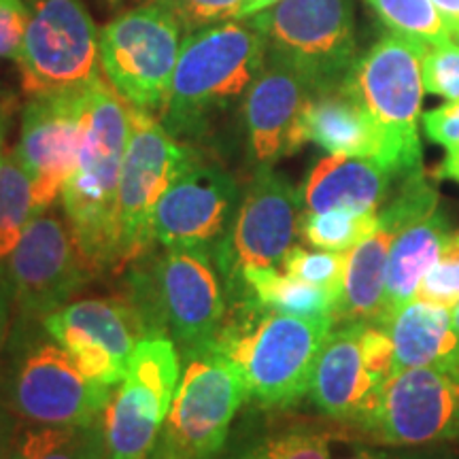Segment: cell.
Instances as JSON below:
<instances>
[{
    "instance_id": "5",
    "label": "cell",
    "mask_w": 459,
    "mask_h": 459,
    "mask_svg": "<svg viewBox=\"0 0 459 459\" xmlns=\"http://www.w3.org/2000/svg\"><path fill=\"white\" fill-rule=\"evenodd\" d=\"M111 389L82 375L43 319L15 315L0 353V398L20 421L90 423L105 415Z\"/></svg>"
},
{
    "instance_id": "13",
    "label": "cell",
    "mask_w": 459,
    "mask_h": 459,
    "mask_svg": "<svg viewBox=\"0 0 459 459\" xmlns=\"http://www.w3.org/2000/svg\"><path fill=\"white\" fill-rule=\"evenodd\" d=\"M358 438L394 449L459 443V366L395 372L383 385L375 419Z\"/></svg>"
},
{
    "instance_id": "18",
    "label": "cell",
    "mask_w": 459,
    "mask_h": 459,
    "mask_svg": "<svg viewBox=\"0 0 459 459\" xmlns=\"http://www.w3.org/2000/svg\"><path fill=\"white\" fill-rule=\"evenodd\" d=\"M311 88L283 62L268 57L240 107L245 158L251 170L274 166L302 149L300 117Z\"/></svg>"
},
{
    "instance_id": "8",
    "label": "cell",
    "mask_w": 459,
    "mask_h": 459,
    "mask_svg": "<svg viewBox=\"0 0 459 459\" xmlns=\"http://www.w3.org/2000/svg\"><path fill=\"white\" fill-rule=\"evenodd\" d=\"M181 26L164 3L126 11L102 28L99 56L111 88L130 107L160 115L181 51Z\"/></svg>"
},
{
    "instance_id": "31",
    "label": "cell",
    "mask_w": 459,
    "mask_h": 459,
    "mask_svg": "<svg viewBox=\"0 0 459 459\" xmlns=\"http://www.w3.org/2000/svg\"><path fill=\"white\" fill-rule=\"evenodd\" d=\"M43 324L49 330V334L66 349L74 361V366L82 370V375L88 377L90 381L102 383V385L108 387H117L126 378V375H128V368H126L122 361H117V358L108 349L102 347L100 342H96L85 332L71 328L66 324H60L54 317H45Z\"/></svg>"
},
{
    "instance_id": "35",
    "label": "cell",
    "mask_w": 459,
    "mask_h": 459,
    "mask_svg": "<svg viewBox=\"0 0 459 459\" xmlns=\"http://www.w3.org/2000/svg\"><path fill=\"white\" fill-rule=\"evenodd\" d=\"M423 85L429 94L459 102V45L453 41L428 45L423 54Z\"/></svg>"
},
{
    "instance_id": "4",
    "label": "cell",
    "mask_w": 459,
    "mask_h": 459,
    "mask_svg": "<svg viewBox=\"0 0 459 459\" xmlns=\"http://www.w3.org/2000/svg\"><path fill=\"white\" fill-rule=\"evenodd\" d=\"M130 107L105 79L83 91V143L79 162L62 192V209L96 273H119L117 189Z\"/></svg>"
},
{
    "instance_id": "15",
    "label": "cell",
    "mask_w": 459,
    "mask_h": 459,
    "mask_svg": "<svg viewBox=\"0 0 459 459\" xmlns=\"http://www.w3.org/2000/svg\"><path fill=\"white\" fill-rule=\"evenodd\" d=\"M240 196L238 181L215 160L196 152L170 181L153 213L160 247H198L215 254L232 226Z\"/></svg>"
},
{
    "instance_id": "22",
    "label": "cell",
    "mask_w": 459,
    "mask_h": 459,
    "mask_svg": "<svg viewBox=\"0 0 459 459\" xmlns=\"http://www.w3.org/2000/svg\"><path fill=\"white\" fill-rule=\"evenodd\" d=\"M453 223L443 209L417 217L395 234L387 257L385 302H383L381 328L387 330L389 321L404 304L415 300L419 285L432 271L438 257L451 243Z\"/></svg>"
},
{
    "instance_id": "23",
    "label": "cell",
    "mask_w": 459,
    "mask_h": 459,
    "mask_svg": "<svg viewBox=\"0 0 459 459\" xmlns=\"http://www.w3.org/2000/svg\"><path fill=\"white\" fill-rule=\"evenodd\" d=\"M394 342V375L406 368L436 364L459 366V334L451 308L415 298L387 325Z\"/></svg>"
},
{
    "instance_id": "21",
    "label": "cell",
    "mask_w": 459,
    "mask_h": 459,
    "mask_svg": "<svg viewBox=\"0 0 459 459\" xmlns=\"http://www.w3.org/2000/svg\"><path fill=\"white\" fill-rule=\"evenodd\" d=\"M251 412L217 459H332L341 428L302 417H283L279 411Z\"/></svg>"
},
{
    "instance_id": "20",
    "label": "cell",
    "mask_w": 459,
    "mask_h": 459,
    "mask_svg": "<svg viewBox=\"0 0 459 459\" xmlns=\"http://www.w3.org/2000/svg\"><path fill=\"white\" fill-rule=\"evenodd\" d=\"M300 139L336 156L377 160L394 170L385 136L342 85L308 99L300 117Z\"/></svg>"
},
{
    "instance_id": "44",
    "label": "cell",
    "mask_w": 459,
    "mask_h": 459,
    "mask_svg": "<svg viewBox=\"0 0 459 459\" xmlns=\"http://www.w3.org/2000/svg\"><path fill=\"white\" fill-rule=\"evenodd\" d=\"M432 3L438 9L446 28H449L451 37L459 34V0H432Z\"/></svg>"
},
{
    "instance_id": "30",
    "label": "cell",
    "mask_w": 459,
    "mask_h": 459,
    "mask_svg": "<svg viewBox=\"0 0 459 459\" xmlns=\"http://www.w3.org/2000/svg\"><path fill=\"white\" fill-rule=\"evenodd\" d=\"M158 395L170 411L181 378V353L169 336H147L136 342L128 359V375Z\"/></svg>"
},
{
    "instance_id": "27",
    "label": "cell",
    "mask_w": 459,
    "mask_h": 459,
    "mask_svg": "<svg viewBox=\"0 0 459 459\" xmlns=\"http://www.w3.org/2000/svg\"><path fill=\"white\" fill-rule=\"evenodd\" d=\"M105 415L90 423L48 426L20 421L9 459H105Z\"/></svg>"
},
{
    "instance_id": "39",
    "label": "cell",
    "mask_w": 459,
    "mask_h": 459,
    "mask_svg": "<svg viewBox=\"0 0 459 459\" xmlns=\"http://www.w3.org/2000/svg\"><path fill=\"white\" fill-rule=\"evenodd\" d=\"M421 122L428 139L436 145H443L445 149L459 145V102H446L423 113Z\"/></svg>"
},
{
    "instance_id": "50",
    "label": "cell",
    "mask_w": 459,
    "mask_h": 459,
    "mask_svg": "<svg viewBox=\"0 0 459 459\" xmlns=\"http://www.w3.org/2000/svg\"><path fill=\"white\" fill-rule=\"evenodd\" d=\"M453 41H455V43L459 45V34H455V37H453Z\"/></svg>"
},
{
    "instance_id": "7",
    "label": "cell",
    "mask_w": 459,
    "mask_h": 459,
    "mask_svg": "<svg viewBox=\"0 0 459 459\" xmlns=\"http://www.w3.org/2000/svg\"><path fill=\"white\" fill-rule=\"evenodd\" d=\"M249 22L268 57L294 68L313 94L341 88L358 60L353 0H281Z\"/></svg>"
},
{
    "instance_id": "47",
    "label": "cell",
    "mask_w": 459,
    "mask_h": 459,
    "mask_svg": "<svg viewBox=\"0 0 459 459\" xmlns=\"http://www.w3.org/2000/svg\"><path fill=\"white\" fill-rule=\"evenodd\" d=\"M141 459H172V457H170L169 449H166V445L162 443V438H160V440H158V445L153 446V449L149 451L147 455H143Z\"/></svg>"
},
{
    "instance_id": "26",
    "label": "cell",
    "mask_w": 459,
    "mask_h": 459,
    "mask_svg": "<svg viewBox=\"0 0 459 459\" xmlns=\"http://www.w3.org/2000/svg\"><path fill=\"white\" fill-rule=\"evenodd\" d=\"M49 317L85 332L108 349L126 368H128V359L136 342L141 338H147L141 317L124 296L83 298V300L68 302L65 308L51 313Z\"/></svg>"
},
{
    "instance_id": "40",
    "label": "cell",
    "mask_w": 459,
    "mask_h": 459,
    "mask_svg": "<svg viewBox=\"0 0 459 459\" xmlns=\"http://www.w3.org/2000/svg\"><path fill=\"white\" fill-rule=\"evenodd\" d=\"M341 440L344 449L336 459H426L421 455H415V453H402L395 451L394 446H381L366 443V440L351 438V436L342 434L341 429Z\"/></svg>"
},
{
    "instance_id": "19",
    "label": "cell",
    "mask_w": 459,
    "mask_h": 459,
    "mask_svg": "<svg viewBox=\"0 0 459 459\" xmlns=\"http://www.w3.org/2000/svg\"><path fill=\"white\" fill-rule=\"evenodd\" d=\"M402 181L398 172L377 160L330 156L317 160L300 189L302 213L324 211H370L378 213L392 198V186Z\"/></svg>"
},
{
    "instance_id": "37",
    "label": "cell",
    "mask_w": 459,
    "mask_h": 459,
    "mask_svg": "<svg viewBox=\"0 0 459 459\" xmlns=\"http://www.w3.org/2000/svg\"><path fill=\"white\" fill-rule=\"evenodd\" d=\"M359 344L366 368L378 383L385 385L394 377V342L389 332L377 324H361Z\"/></svg>"
},
{
    "instance_id": "1",
    "label": "cell",
    "mask_w": 459,
    "mask_h": 459,
    "mask_svg": "<svg viewBox=\"0 0 459 459\" xmlns=\"http://www.w3.org/2000/svg\"><path fill=\"white\" fill-rule=\"evenodd\" d=\"M266 60V39L251 22H226L187 34L160 111L164 128L192 147L213 134L221 119L240 111Z\"/></svg>"
},
{
    "instance_id": "42",
    "label": "cell",
    "mask_w": 459,
    "mask_h": 459,
    "mask_svg": "<svg viewBox=\"0 0 459 459\" xmlns=\"http://www.w3.org/2000/svg\"><path fill=\"white\" fill-rule=\"evenodd\" d=\"M17 426H20V419L11 412L4 400L0 398V459H9L11 443H13Z\"/></svg>"
},
{
    "instance_id": "48",
    "label": "cell",
    "mask_w": 459,
    "mask_h": 459,
    "mask_svg": "<svg viewBox=\"0 0 459 459\" xmlns=\"http://www.w3.org/2000/svg\"><path fill=\"white\" fill-rule=\"evenodd\" d=\"M108 4H113V7H122L124 3H134L136 7H143V4H156V3H162V0H107Z\"/></svg>"
},
{
    "instance_id": "24",
    "label": "cell",
    "mask_w": 459,
    "mask_h": 459,
    "mask_svg": "<svg viewBox=\"0 0 459 459\" xmlns=\"http://www.w3.org/2000/svg\"><path fill=\"white\" fill-rule=\"evenodd\" d=\"M169 409L152 389L126 377L105 411L107 457L141 459L158 445Z\"/></svg>"
},
{
    "instance_id": "14",
    "label": "cell",
    "mask_w": 459,
    "mask_h": 459,
    "mask_svg": "<svg viewBox=\"0 0 459 459\" xmlns=\"http://www.w3.org/2000/svg\"><path fill=\"white\" fill-rule=\"evenodd\" d=\"M302 198L274 166L251 170L232 226L215 249L223 287L251 268H279L300 237Z\"/></svg>"
},
{
    "instance_id": "28",
    "label": "cell",
    "mask_w": 459,
    "mask_h": 459,
    "mask_svg": "<svg viewBox=\"0 0 459 459\" xmlns=\"http://www.w3.org/2000/svg\"><path fill=\"white\" fill-rule=\"evenodd\" d=\"M34 213L37 209L30 177L15 152H4L0 156V264L7 266V260Z\"/></svg>"
},
{
    "instance_id": "46",
    "label": "cell",
    "mask_w": 459,
    "mask_h": 459,
    "mask_svg": "<svg viewBox=\"0 0 459 459\" xmlns=\"http://www.w3.org/2000/svg\"><path fill=\"white\" fill-rule=\"evenodd\" d=\"M281 3V0H245V7H243V17L240 20H249L262 11L274 7V4Z\"/></svg>"
},
{
    "instance_id": "33",
    "label": "cell",
    "mask_w": 459,
    "mask_h": 459,
    "mask_svg": "<svg viewBox=\"0 0 459 459\" xmlns=\"http://www.w3.org/2000/svg\"><path fill=\"white\" fill-rule=\"evenodd\" d=\"M281 271L290 277L307 281L321 290L330 291L332 296L341 298L344 268H347V254L338 251H308L304 247L294 245L281 260ZM338 304V302H336Z\"/></svg>"
},
{
    "instance_id": "2",
    "label": "cell",
    "mask_w": 459,
    "mask_h": 459,
    "mask_svg": "<svg viewBox=\"0 0 459 459\" xmlns=\"http://www.w3.org/2000/svg\"><path fill=\"white\" fill-rule=\"evenodd\" d=\"M332 325V315H285L251 300H232L211 349L238 366L255 409L283 412L308 395L315 361Z\"/></svg>"
},
{
    "instance_id": "38",
    "label": "cell",
    "mask_w": 459,
    "mask_h": 459,
    "mask_svg": "<svg viewBox=\"0 0 459 459\" xmlns=\"http://www.w3.org/2000/svg\"><path fill=\"white\" fill-rule=\"evenodd\" d=\"M30 22L26 0H0V60L17 62Z\"/></svg>"
},
{
    "instance_id": "29",
    "label": "cell",
    "mask_w": 459,
    "mask_h": 459,
    "mask_svg": "<svg viewBox=\"0 0 459 459\" xmlns=\"http://www.w3.org/2000/svg\"><path fill=\"white\" fill-rule=\"evenodd\" d=\"M378 226V213L370 211H324L302 213L300 238L315 249L347 254L366 240Z\"/></svg>"
},
{
    "instance_id": "36",
    "label": "cell",
    "mask_w": 459,
    "mask_h": 459,
    "mask_svg": "<svg viewBox=\"0 0 459 459\" xmlns=\"http://www.w3.org/2000/svg\"><path fill=\"white\" fill-rule=\"evenodd\" d=\"M417 298L443 304L446 308H455L459 302V232L453 234L445 254L438 257L432 271L419 285Z\"/></svg>"
},
{
    "instance_id": "12",
    "label": "cell",
    "mask_w": 459,
    "mask_h": 459,
    "mask_svg": "<svg viewBox=\"0 0 459 459\" xmlns=\"http://www.w3.org/2000/svg\"><path fill=\"white\" fill-rule=\"evenodd\" d=\"M26 3L30 22L17 60L26 94H71L99 82V30L82 0Z\"/></svg>"
},
{
    "instance_id": "11",
    "label": "cell",
    "mask_w": 459,
    "mask_h": 459,
    "mask_svg": "<svg viewBox=\"0 0 459 459\" xmlns=\"http://www.w3.org/2000/svg\"><path fill=\"white\" fill-rule=\"evenodd\" d=\"M15 315L45 319L57 313L99 273L85 257L65 209L39 211L7 260Z\"/></svg>"
},
{
    "instance_id": "3",
    "label": "cell",
    "mask_w": 459,
    "mask_h": 459,
    "mask_svg": "<svg viewBox=\"0 0 459 459\" xmlns=\"http://www.w3.org/2000/svg\"><path fill=\"white\" fill-rule=\"evenodd\" d=\"M211 251L160 247L126 266L124 298L147 336H169L181 358L213 347L228 313V296Z\"/></svg>"
},
{
    "instance_id": "16",
    "label": "cell",
    "mask_w": 459,
    "mask_h": 459,
    "mask_svg": "<svg viewBox=\"0 0 459 459\" xmlns=\"http://www.w3.org/2000/svg\"><path fill=\"white\" fill-rule=\"evenodd\" d=\"M83 91L32 96L22 113L13 152L30 177L37 213L57 204L77 169L83 143Z\"/></svg>"
},
{
    "instance_id": "9",
    "label": "cell",
    "mask_w": 459,
    "mask_h": 459,
    "mask_svg": "<svg viewBox=\"0 0 459 459\" xmlns=\"http://www.w3.org/2000/svg\"><path fill=\"white\" fill-rule=\"evenodd\" d=\"M183 361L186 368L160 438L172 459H217L238 411L249 404L245 377L215 349L186 355Z\"/></svg>"
},
{
    "instance_id": "10",
    "label": "cell",
    "mask_w": 459,
    "mask_h": 459,
    "mask_svg": "<svg viewBox=\"0 0 459 459\" xmlns=\"http://www.w3.org/2000/svg\"><path fill=\"white\" fill-rule=\"evenodd\" d=\"M196 152V147L175 139L156 115L130 107V136L117 189V251L122 271L156 247L153 213L158 200Z\"/></svg>"
},
{
    "instance_id": "34",
    "label": "cell",
    "mask_w": 459,
    "mask_h": 459,
    "mask_svg": "<svg viewBox=\"0 0 459 459\" xmlns=\"http://www.w3.org/2000/svg\"><path fill=\"white\" fill-rule=\"evenodd\" d=\"M186 34L243 17L245 0H162Z\"/></svg>"
},
{
    "instance_id": "43",
    "label": "cell",
    "mask_w": 459,
    "mask_h": 459,
    "mask_svg": "<svg viewBox=\"0 0 459 459\" xmlns=\"http://www.w3.org/2000/svg\"><path fill=\"white\" fill-rule=\"evenodd\" d=\"M15 113V96L9 91L0 90V156L4 153V139L11 128V119Z\"/></svg>"
},
{
    "instance_id": "25",
    "label": "cell",
    "mask_w": 459,
    "mask_h": 459,
    "mask_svg": "<svg viewBox=\"0 0 459 459\" xmlns=\"http://www.w3.org/2000/svg\"><path fill=\"white\" fill-rule=\"evenodd\" d=\"M228 302L251 300L285 315H332L338 298L307 281L294 279L279 268H251L226 287Z\"/></svg>"
},
{
    "instance_id": "6",
    "label": "cell",
    "mask_w": 459,
    "mask_h": 459,
    "mask_svg": "<svg viewBox=\"0 0 459 459\" xmlns=\"http://www.w3.org/2000/svg\"><path fill=\"white\" fill-rule=\"evenodd\" d=\"M428 43L387 32L358 56L342 88L370 115L385 136L389 160L402 179L423 170L419 136L423 100V54Z\"/></svg>"
},
{
    "instance_id": "32",
    "label": "cell",
    "mask_w": 459,
    "mask_h": 459,
    "mask_svg": "<svg viewBox=\"0 0 459 459\" xmlns=\"http://www.w3.org/2000/svg\"><path fill=\"white\" fill-rule=\"evenodd\" d=\"M389 30L428 45L451 41V32L432 0H366Z\"/></svg>"
},
{
    "instance_id": "45",
    "label": "cell",
    "mask_w": 459,
    "mask_h": 459,
    "mask_svg": "<svg viewBox=\"0 0 459 459\" xmlns=\"http://www.w3.org/2000/svg\"><path fill=\"white\" fill-rule=\"evenodd\" d=\"M438 177L459 183V145L446 149L445 162L438 169Z\"/></svg>"
},
{
    "instance_id": "49",
    "label": "cell",
    "mask_w": 459,
    "mask_h": 459,
    "mask_svg": "<svg viewBox=\"0 0 459 459\" xmlns=\"http://www.w3.org/2000/svg\"><path fill=\"white\" fill-rule=\"evenodd\" d=\"M453 328H455V332L459 334V302L455 304V308H453Z\"/></svg>"
},
{
    "instance_id": "17",
    "label": "cell",
    "mask_w": 459,
    "mask_h": 459,
    "mask_svg": "<svg viewBox=\"0 0 459 459\" xmlns=\"http://www.w3.org/2000/svg\"><path fill=\"white\" fill-rule=\"evenodd\" d=\"M359 332L358 321L332 325L308 387V398L321 417L351 438L370 426L383 392V383L370 375L361 358Z\"/></svg>"
},
{
    "instance_id": "41",
    "label": "cell",
    "mask_w": 459,
    "mask_h": 459,
    "mask_svg": "<svg viewBox=\"0 0 459 459\" xmlns=\"http://www.w3.org/2000/svg\"><path fill=\"white\" fill-rule=\"evenodd\" d=\"M13 317H15L13 290H11V283H9L7 266L0 264V353H3L4 344H7Z\"/></svg>"
}]
</instances>
